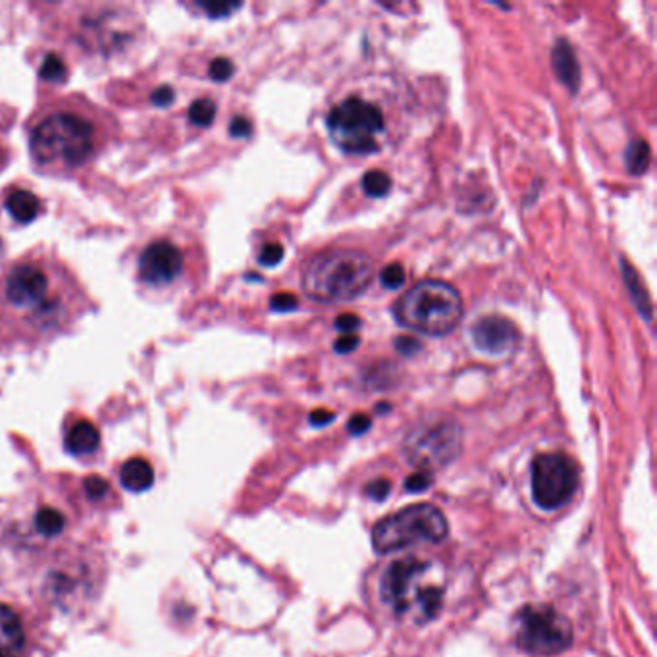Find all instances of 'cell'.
<instances>
[{"instance_id":"cell-19","label":"cell","mask_w":657,"mask_h":657,"mask_svg":"<svg viewBox=\"0 0 657 657\" xmlns=\"http://www.w3.org/2000/svg\"><path fill=\"white\" fill-rule=\"evenodd\" d=\"M621 275L623 282H625V286L629 289L630 299H633V303H635L636 311L640 312V317H643L646 322H651V318H654V307H651L650 296H648V291L644 288L643 278L638 276L635 267H633L629 260L625 259V257L621 259Z\"/></svg>"},{"instance_id":"cell-2","label":"cell","mask_w":657,"mask_h":657,"mask_svg":"<svg viewBox=\"0 0 657 657\" xmlns=\"http://www.w3.org/2000/svg\"><path fill=\"white\" fill-rule=\"evenodd\" d=\"M26 131L37 170L72 178L115 143L120 126L109 110L83 94H64L41 104L29 118Z\"/></svg>"},{"instance_id":"cell-14","label":"cell","mask_w":657,"mask_h":657,"mask_svg":"<svg viewBox=\"0 0 657 657\" xmlns=\"http://www.w3.org/2000/svg\"><path fill=\"white\" fill-rule=\"evenodd\" d=\"M469 336L472 347L486 357H509L520 346L519 328L514 320L499 315L478 318Z\"/></svg>"},{"instance_id":"cell-26","label":"cell","mask_w":657,"mask_h":657,"mask_svg":"<svg viewBox=\"0 0 657 657\" xmlns=\"http://www.w3.org/2000/svg\"><path fill=\"white\" fill-rule=\"evenodd\" d=\"M209 73L215 81H228L236 73V66H233L230 58H215L210 62Z\"/></svg>"},{"instance_id":"cell-1","label":"cell","mask_w":657,"mask_h":657,"mask_svg":"<svg viewBox=\"0 0 657 657\" xmlns=\"http://www.w3.org/2000/svg\"><path fill=\"white\" fill-rule=\"evenodd\" d=\"M91 307L80 278L54 251L31 249L0 275V332L10 340H54Z\"/></svg>"},{"instance_id":"cell-25","label":"cell","mask_w":657,"mask_h":657,"mask_svg":"<svg viewBox=\"0 0 657 657\" xmlns=\"http://www.w3.org/2000/svg\"><path fill=\"white\" fill-rule=\"evenodd\" d=\"M405 280H407V272H405V268L399 262L388 265L380 272V282H382L384 288L391 289V291H398L404 286Z\"/></svg>"},{"instance_id":"cell-39","label":"cell","mask_w":657,"mask_h":657,"mask_svg":"<svg viewBox=\"0 0 657 657\" xmlns=\"http://www.w3.org/2000/svg\"><path fill=\"white\" fill-rule=\"evenodd\" d=\"M376 411H378V412L390 411V405H378V407H376Z\"/></svg>"},{"instance_id":"cell-22","label":"cell","mask_w":657,"mask_h":657,"mask_svg":"<svg viewBox=\"0 0 657 657\" xmlns=\"http://www.w3.org/2000/svg\"><path fill=\"white\" fill-rule=\"evenodd\" d=\"M110 486L112 485L107 478L99 477V475H89V477L83 478L81 490H83V496H86L89 504H104L112 496Z\"/></svg>"},{"instance_id":"cell-9","label":"cell","mask_w":657,"mask_h":657,"mask_svg":"<svg viewBox=\"0 0 657 657\" xmlns=\"http://www.w3.org/2000/svg\"><path fill=\"white\" fill-rule=\"evenodd\" d=\"M461 425L448 415L420 420L417 427L409 430L404 441L407 461L428 472L449 465L461 454Z\"/></svg>"},{"instance_id":"cell-6","label":"cell","mask_w":657,"mask_h":657,"mask_svg":"<svg viewBox=\"0 0 657 657\" xmlns=\"http://www.w3.org/2000/svg\"><path fill=\"white\" fill-rule=\"evenodd\" d=\"M428 573L427 561L417 557L399 559L384 573L380 594L382 600L398 615L415 614L420 621H432L440 614L444 590L440 586L422 585Z\"/></svg>"},{"instance_id":"cell-11","label":"cell","mask_w":657,"mask_h":657,"mask_svg":"<svg viewBox=\"0 0 657 657\" xmlns=\"http://www.w3.org/2000/svg\"><path fill=\"white\" fill-rule=\"evenodd\" d=\"M188 275V251L178 239L160 236L139 251L136 278L149 291L170 293Z\"/></svg>"},{"instance_id":"cell-7","label":"cell","mask_w":657,"mask_h":657,"mask_svg":"<svg viewBox=\"0 0 657 657\" xmlns=\"http://www.w3.org/2000/svg\"><path fill=\"white\" fill-rule=\"evenodd\" d=\"M448 530V519L438 507L417 504L376 522L372 546L376 554H394L419 544H440Z\"/></svg>"},{"instance_id":"cell-28","label":"cell","mask_w":657,"mask_h":657,"mask_svg":"<svg viewBox=\"0 0 657 657\" xmlns=\"http://www.w3.org/2000/svg\"><path fill=\"white\" fill-rule=\"evenodd\" d=\"M432 482L434 472H428V470H417L415 475H411V477L405 480V488L412 491V494H419V491H425L427 488H430Z\"/></svg>"},{"instance_id":"cell-5","label":"cell","mask_w":657,"mask_h":657,"mask_svg":"<svg viewBox=\"0 0 657 657\" xmlns=\"http://www.w3.org/2000/svg\"><path fill=\"white\" fill-rule=\"evenodd\" d=\"M80 522V504L62 490L33 491L23 517L18 522L16 535L28 548H51L52 544L64 542L76 532Z\"/></svg>"},{"instance_id":"cell-27","label":"cell","mask_w":657,"mask_h":657,"mask_svg":"<svg viewBox=\"0 0 657 657\" xmlns=\"http://www.w3.org/2000/svg\"><path fill=\"white\" fill-rule=\"evenodd\" d=\"M283 255H286V251H283L280 243H267L260 249L259 262L262 267H276V265L282 262Z\"/></svg>"},{"instance_id":"cell-12","label":"cell","mask_w":657,"mask_h":657,"mask_svg":"<svg viewBox=\"0 0 657 657\" xmlns=\"http://www.w3.org/2000/svg\"><path fill=\"white\" fill-rule=\"evenodd\" d=\"M578 488V465L567 454H540L532 461V498L554 511L564 507Z\"/></svg>"},{"instance_id":"cell-38","label":"cell","mask_w":657,"mask_h":657,"mask_svg":"<svg viewBox=\"0 0 657 657\" xmlns=\"http://www.w3.org/2000/svg\"><path fill=\"white\" fill-rule=\"evenodd\" d=\"M152 101L157 102L159 107H167V104H170V102L173 101L172 89H170V87L167 86L160 87L159 91H157V94L152 97Z\"/></svg>"},{"instance_id":"cell-21","label":"cell","mask_w":657,"mask_h":657,"mask_svg":"<svg viewBox=\"0 0 657 657\" xmlns=\"http://www.w3.org/2000/svg\"><path fill=\"white\" fill-rule=\"evenodd\" d=\"M362 191L372 199H382L388 196L391 191V178L390 173L384 172V170H370V172L362 176Z\"/></svg>"},{"instance_id":"cell-10","label":"cell","mask_w":657,"mask_h":657,"mask_svg":"<svg viewBox=\"0 0 657 657\" xmlns=\"http://www.w3.org/2000/svg\"><path fill=\"white\" fill-rule=\"evenodd\" d=\"M515 638L527 654L559 656L573 644V627L554 607L527 606L517 615Z\"/></svg>"},{"instance_id":"cell-36","label":"cell","mask_w":657,"mask_h":657,"mask_svg":"<svg viewBox=\"0 0 657 657\" xmlns=\"http://www.w3.org/2000/svg\"><path fill=\"white\" fill-rule=\"evenodd\" d=\"M241 7L239 2H220V4H201V8H205L210 16H228L233 10H238Z\"/></svg>"},{"instance_id":"cell-37","label":"cell","mask_w":657,"mask_h":657,"mask_svg":"<svg viewBox=\"0 0 657 657\" xmlns=\"http://www.w3.org/2000/svg\"><path fill=\"white\" fill-rule=\"evenodd\" d=\"M334 419H336V415H334V412L330 411H325V409H318V411H312L311 417H309L312 427H326V425H330V422H332Z\"/></svg>"},{"instance_id":"cell-35","label":"cell","mask_w":657,"mask_h":657,"mask_svg":"<svg viewBox=\"0 0 657 657\" xmlns=\"http://www.w3.org/2000/svg\"><path fill=\"white\" fill-rule=\"evenodd\" d=\"M370 425H372V420L367 415H355L354 419L347 422V430L354 434V436H361V434L367 432L369 430Z\"/></svg>"},{"instance_id":"cell-33","label":"cell","mask_w":657,"mask_h":657,"mask_svg":"<svg viewBox=\"0 0 657 657\" xmlns=\"http://www.w3.org/2000/svg\"><path fill=\"white\" fill-rule=\"evenodd\" d=\"M336 328L344 334H355L359 328L362 326L361 318L357 317V315H351V312H346V315H340V317L336 318Z\"/></svg>"},{"instance_id":"cell-31","label":"cell","mask_w":657,"mask_h":657,"mask_svg":"<svg viewBox=\"0 0 657 657\" xmlns=\"http://www.w3.org/2000/svg\"><path fill=\"white\" fill-rule=\"evenodd\" d=\"M359 346H361V338L357 334H344L334 344V351L338 355H349L354 354L355 349Z\"/></svg>"},{"instance_id":"cell-23","label":"cell","mask_w":657,"mask_h":657,"mask_svg":"<svg viewBox=\"0 0 657 657\" xmlns=\"http://www.w3.org/2000/svg\"><path fill=\"white\" fill-rule=\"evenodd\" d=\"M189 122L199 128H207L217 118V102L212 99H197L188 112Z\"/></svg>"},{"instance_id":"cell-18","label":"cell","mask_w":657,"mask_h":657,"mask_svg":"<svg viewBox=\"0 0 657 657\" xmlns=\"http://www.w3.org/2000/svg\"><path fill=\"white\" fill-rule=\"evenodd\" d=\"M120 482L133 494L149 490L155 485V467L145 457H131L120 469Z\"/></svg>"},{"instance_id":"cell-24","label":"cell","mask_w":657,"mask_h":657,"mask_svg":"<svg viewBox=\"0 0 657 657\" xmlns=\"http://www.w3.org/2000/svg\"><path fill=\"white\" fill-rule=\"evenodd\" d=\"M39 76H41V80L52 81V83L64 81L66 76H68L64 60L57 57V54H49V57L44 58L43 66H41V70H39Z\"/></svg>"},{"instance_id":"cell-13","label":"cell","mask_w":657,"mask_h":657,"mask_svg":"<svg viewBox=\"0 0 657 657\" xmlns=\"http://www.w3.org/2000/svg\"><path fill=\"white\" fill-rule=\"evenodd\" d=\"M41 633L22 607L0 601V657H29Z\"/></svg>"},{"instance_id":"cell-30","label":"cell","mask_w":657,"mask_h":657,"mask_svg":"<svg viewBox=\"0 0 657 657\" xmlns=\"http://www.w3.org/2000/svg\"><path fill=\"white\" fill-rule=\"evenodd\" d=\"M394 347L404 357H415V355H419L422 351V344L417 338H412V336H399V338L394 340Z\"/></svg>"},{"instance_id":"cell-34","label":"cell","mask_w":657,"mask_h":657,"mask_svg":"<svg viewBox=\"0 0 657 657\" xmlns=\"http://www.w3.org/2000/svg\"><path fill=\"white\" fill-rule=\"evenodd\" d=\"M390 490V480H386V478H378V480H372V482L367 486V496H369V498L376 499V501H382V499L388 498Z\"/></svg>"},{"instance_id":"cell-16","label":"cell","mask_w":657,"mask_h":657,"mask_svg":"<svg viewBox=\"0 0 657 657\" xmlns=\"http://www.w3.org/2000/svg\"><path fill=\"white\" fill-rule=\"evenodd\" d=\"M551 64H554L557 80L561 81L571 93H577L580 87V66L569 41L565 39L557 41L551 51Z\"/></svg>"},{"instance_id":"cell-29","label":"cell","mask_w":657,"mask_h":657,"mask_svg":"<svg viewBox=\"0 0 657 657\" xmlns=\"http://www.w3.org/2000/svg\"><path fill=\"white\" fill-rule=\"evenodd\" d=\"M270 309L275 312H289L299 309V299L293 293H276L270 299Z\"/></svg>"},{"instance_id":"cell-20","label":"cell","mask_w":657,"mask_h":657,"mask_svg":"<svg viewBox=\"0 0 657 657\" xmlns=\"http://www.w3.org/2000/svg\"><path fill=\"white\" fill-rule=\"evenodd\" d=\"M651 149L648 141L644 139H633L627 151H625V168L633 176H643L650 168Z\"/></svg>"},{"instance_id":"cell-15","label":"cell","mask_w":657,"mask_h":657,"mask_svg":"<svg viewBox=\"0 0 657 657\" xmlns=\"http://www.w3.org/2000/svg\"><path fill=\"white\" fill-rule=\"evenodd\" d=\"M64 448L73 457L93 456L101 448V430L86 417L72 420L66 427Z\"/></svg>"},{"instance_id":"cell-4","label":"cell","mask_w":657,"mask_h":657,"mask_svg":"<svg viewBox=\"0 0 657 657\" xmlns=\"http://www.w3.org/2000/svg\"><path fill=\"white\" fill-rule=\"evenodd\" d=\"M394 317L412 332L434 338L448 336L461 322V293L440 280L417 283L394 305Z\"/></svg>"},{"instance_id":"cell-8","label":"cell","mask_w":657,"mask_h":657,"mask_svg":"<svg viewBox=\"0 0 657 657\" xmlns=\"http://www.w3.org/2000/svg\"><path fill=\"white\" fill-rule=\"evenodd\" d=\"M326 128L340 151L370 155L380 149L376 136L384 131L382 110L359 97L336 104L326 118Z\"/></svg>"},{"instance_id":"cell-32","label":"cell","mask_w":657,"mask_h":657,"mask_svg":"<svg viewBox=\"0 0 657 657\" xmlns=\"http://www.w3.org/2000/svg\"><path fill=\"white\" fill-rule=\"evenodd\" d=\"M230 133L233 138L247 139L253 136V123L243 116H236L230 123Z\"/></svg>"},{"instance_id":"cell-17","label":"cell","mask_w":657,"mask_h":657,"mask_svg":"<svg viewBox=\"0 0 657 657\" xmlns=\"http://www.w3.org/2000/svg\"><path fill=\"white\" fill-rule=\"evenodd\" d=\"M7 212L18 225H31L43 212L41 199L29 189H12L4 199Z\"/></svg>"},{"instance_id":"cell-3","label":"cell","mask_w":657,"mask_h":657,"mask_svg":"<svg viewBox=\"0 0 657 657\" xmlns=\"http://www.w3.org/2000/svg\"><path fill=\"white\" fill-rule=\"evenodd\" d=\"M375 276L372 257L357 249H330L305 267V296L317 303H346L365 293Z\"/></svg>"}]
</instances>
